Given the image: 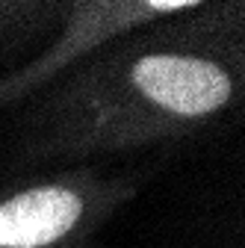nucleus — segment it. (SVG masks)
I'll list each match as a JSON object with an SVG mask.
<instances>
[{"label": "nucleus", "mask_w": 245, "mask_h": 248, "mask_svg": "<svg viewBox=\"0 0 245 248\" xmlns=\"http://www.w3.org/2000/svg\"><path fill=\"white\" fill-rule=\"evenodd\" d=\"M133 80L151 101L180 115L213 112L230 95V80L222 68L189 56H145L133 68Z\"/></svg>", "instance_id": "nucleus-1"}, {"label": "nucleus", "mask_w": 245, "mask_h": 248, "mask_svg": "<svg viewBox=\"0 0 245 248\" xmlns=\"http://www.w3.org/2000/svg\"><path fill=\"white\" fill-rule=\"evenodd\" d=\"M80 216V198L59 186L24 192L0 204V245L39 248L65 236Z\"/></svg>", "instance_id": "nucleus-2"}, {"label": "nucleus", "mask_w": 245, "mask_h": 248, "mask_svg": "<svg viewBox=\"0 0 245 248\" xmlns=\"http://www.w3.org/2000/svg\"><path fill=\"white\" fill-rule=\"evenodd\" d=\"M189 3H151V9H160V12H168V9H183Z\"/></svg>", "instance_id": "nucleus-3"}]
</instances>
